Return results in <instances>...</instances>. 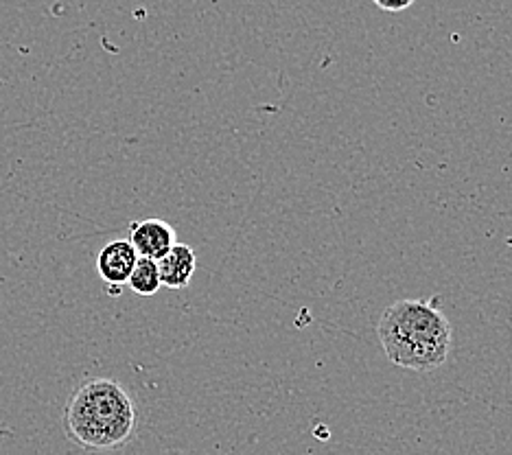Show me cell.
I'll use <instances>...</instances> for the list:
<instances>
[{
	"label": "cell",
	"instance_id": "obj_4",
	"mask_svg": "<svg viewBox=\"0 0 512 455\" xmlns=\"http://www.w3.org/2000/svg\"><path fill=\"white\" fill-rule=\"evenodd\" d=\"M138 254L127 239H114L106 243L97 254V272L108 287H123L130 280Z\"/></svg>",
	"mask_w": 512,
	"mask_h": 455
},
{
	"label": "cell",
	"instance_id": "obj_7",
	"mask_svg": "<svg viewBox=\"0 0 512 455\" xmlns=\"http://www.w3.org/2000/svg\"><path fill=\"white\" fill-rule=\"evenodd\" d=\"M379 9L390 11V14H399V11L410 9L416 0H372Z\"/></svg>",
	"mask_w": 512,
	"mask_h": 455
},
{
	"label": "cell",
	"instance_id": "obj_5",
	"mask_svg": "<svg viewBox=\"0 0 512 455\" xmlns=\"http://www.w3.org/2000/svg\"><path fill=\"white\" fill-rule=\"evenodd\" d=\"M197 270V254L191 245L176 243L173 248L158 261V272L162 285L169 289H184L191 285Z\"/></svg>",
	"mask_w": 512,
	"mask_h": 455
},
{
	"label": "cell",
	"instance_id": "obj_1",
	"mask_svg": "<svg viewBox=\"0 0 512 455\" xmlns=\"http://www.w3.org/2000/svg\"><path fill=\"white\" fill-rule=\"evenodd\" d=\"M64 434L86 451H116L132 442L138 414L123 385L108 377L81 381L64 405Z\"/></svg>",
	"mask_w": 512,
	"mask_h": 455
},
{
	"label": "cell",
	"instance_id": "obj_3",
	"mask_svg": "<svg viewBox=\"0 0 512 455\" xmlns=\"http://www.w3.org/2000/svg\"><path fill=\"white\" fill-rule=\"evenodd\" d=\"M130 241L141 259L160 261L178 243L176 230L165 219H143L130 224Z\"/></svg>",
	"mask_w": 512,
	"mask_h": 455
},
{
	"label": "cell",
	"instance_id": "obj_2",
	"mask_svg": "<svg viewBox=\"0 0 512 455\" xmlns=\"http://www.w3.org/2000/svg\"><path fill=\"white\" fill-rule=\"evenodd\" d=\"M377 335L390 364L414 372H432L447 364L453 329L436 302L403 298L381 313Z\"/></svg>",
	"mask_w": 512,
	"mask_h": 455
},
{
	"label": "cell",
	"instance_id": "obj_6",
	"mask_svg": "<svg viewBox=\"0 0 512 455\" xmlns=\"http://www.w3.org/2000/svg\"><path fill=\"white\" fill-rule=\"evenodd\" d=\"M127 285H130L134 294L143 296V298L156 296L158 289L162 287L158 263L149 261V259H141V256H138V261L134 265V272H132L130 280H127Z\"/></svg>",
	"mask_w": 512,
	"mask_h": 455
}]
</instances>
